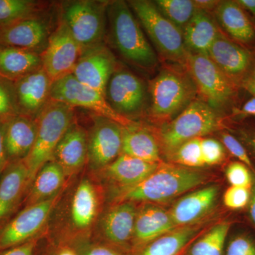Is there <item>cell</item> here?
I'll return each mask as SVG.
<instances>
[{
  "label": "cell",
  "instance_id": "cell-23",
  "mask_svg": "<svg viewBox=\"0 0 255 255\" xmlns=\"http://www.w3.org/2000/svg\"><path fill=\"white\" fill-rule=\"evenodd\" d=\"M176 228L169 211L159 206L145 204L137 211L133 238L138 244H149Z\"/></svg>",
  "mask_w": 255,
  "mask_h": 255
},
{
  "label": "cell",
  "instance_id": "cell-40",
  "mask_svg": "<svg viewBox=\"0 0 255 255\" xmlns=\"http://www.w3.org/2000/svg\"><path fill=\"white\" fill-rule=\"evenodd\" d=\"M251 189L231 186L223 195V203L228 209L240 210L244 209L251 200Z\"/></svg>",
  "mask_w": 255,
  "mask_h": 255
},
{
  "label": "cell",
  "instance_id": "cell-47",
  "mask_svg": "<svg viewBox=\"0 0 255 255\" xmlns=\"http://www.w3.org/2000/svg\"><path fill=\"white\" fill-rule=\"evenodd\" d=\"M253 183L251 187V200L248 204L250 217L255 226V171L253 172Z\"/></svg>",
  "mask_w": 255,
  "mask_h": 255
},
{
  "label": "cell",
  "instance_id": "cell-48",
  "mask_svg": "<svg viewBox=\"0 0 255 255\" xmlns=\"http://www.w3.org/2000/svg\"><path fill=\"white\" fill-rule=\"evenodd\" d=\"M86 255H121L119 253H116L112 250L108 249V248H95L93 249L90 250Z\"/></svg>",
  "mask_w": 255,
  "mask_h": 255
},
{
  "label": "cell",
  "instance_id": "cell-38",
  "mask_svg": "<svg viewBox=\"0 0 255 255\" xmlns=\"http://www.w3.org/2000/svg\"><path fill=\"white\" fill-rule=\"evenodd\" d=\"M201 149L204 165L221 163L226 157V148L222 142L212 137H201Z\"/></svg>",
  "mask_w": 255,
  "mask_h": 255
},
{
  "label": "cell",
  "instance_id": "cell-52",
  "mask_svg": "<svg viewBox=\"0 0 255 255\" xmlns=\"http://www.w3.org/2000/svg\"><path fill=\"white\" fill-rule=\"evenodd\" d=\"M58 255H76L73 251L70 250H64V251L60 252Z\"/></svg>",
  "mask_w": 255,
  "mask_h": 255
},
{
  "label": "cell",
  "instance_id": "cell-6",
  "mask_svg": "<svg viewBox=\"0 0 255 255\" xmlns=\"http://www.w3.org/2000/svg\"><path fill=\"white\" fill-rule=\"evenodd\" d=\"M127 2L160 56L184 67L189 52L182 30L165 17L154 1L131 0Z\"/></svg>",
  "mask_w": 255,
  "mask_h": 255
},
{
  "label": "cell",
  "instance_id": "cell-34",
  "mask_svg": "<svg viewBox=\"0 0 255 255\" xmlns=\"http://www.w3.org/2000/svg\"><path fill=\"white\" fill-rule=\"evenodd\" d=\"M154 3L166 18L182 30L196 11L192 0H156Z\"/></svg>",
  "mask_w": 255,
  "mask_h": 255
},
{
  "label": "cell",
  "instance_id": "cell-31",
  "mask_svg": "<svg viewBox=\"0 0 255 255\" xmlns=\"http://www.w3.org/2000/svg\"><path fill=\"white\" fill-rule=\"evenodd\" d=\"M196 232L191 226L176 228L149 243L141 255H177Z\"/></svg>",
  "mask_w": 255,
  "mask_h": 255
},
{
  "label": "cell",
  "instance_id": "cell-18",
  "mask_svg": "<svg viewBox=\"0 0 255 255\" xmlns=\"http://www.w3.org/2000/svg\"><path fill=\"white\" fill-rule=\"evenodd\" d=\"M52 84L43 68L14 82L18 114L36 119L51 100Z\"/></svg>",
  "mask_w": 255,
  "mask_h": 255
},
{
  "label": "cell",
  "instance_id": "cell-51",
  "mask_svg": "<svg viewBox=\"0 0 255 255\" xmlns=\"http://www.w3.org/2000/svg\"><path fill=\"white\" fill-rule=\"evenodd\" d=\"M248 78L251 79V80L255 81V63L253 64V68H252L251 73H250Z\"/></svg>",
  "mask_w": 255,
  "mask_h": 255
},
{
  "label": "cell",
  "instance_id": "cell-13",
  "mask_svg": "<svg viewBox=\"0 0 255 255\" xmlns=\"http://www.w3.org/2000/svg\"><path fill=\"white\" fill-rule=\"evenodd\" d=\"M123 127L112 119L95 114L93 124L87 131V162L90 168H105L121 155Z\"/></svg>",
  "mask_w": 255,
  "mask_h": 255
},
{
  "label": "cell",
  "instance_id": "cell-41",
  "mask_svg": "<svg viewBox=\"0 0 255 255\" xmlns=\"http://www.w3.org/2000/svg\"><path fill=\"white\" fill-rule=\"evenodd\" d=\"M226 255H255V242L246 235L236 236L228 243Z\"/></svg>",
  "mask_w": 255,
  "mask_h": 255
},
{
  "label": "cell",
  "instance_id": "cell-11",
  "mask_svg": "<svg viewBox=\"0 0 255 255\" xmlns=\"http://www.w3.org/2000/svg\"><path fill=\"white\" fill-rule=\"evenodd\" d=\"M50 99L63 102L73 108L80 107L93 112L95 115L112 119L124 127L137 123L119 115L111 107L105 95L84 85L73 75L52 84Z\"/></svg>",
  "mask_w": 255,
  "mask_h": 255
},
{
  "label": "cell",
  "instance_id": "cell-37",
  "mask_svg": "<svg viewBox=\"0 0 255 255\" xmlns=\"http://www.w3.org/2000/svg\"><path fill=\"white\" fill-rule=\"evenodd\" d=\"M228 182L231 186L250 188L253 183V174L248 166L236 161L228 164L226 170Z\"/></svg>",
  "mask_w": 255,
  "mask_h": 255
},
{
  "label": "cell",
  "instance_id": "cell-53",
  "mask_svg": "<svg viewBox=\"0 0 255 255\" xmlns=\"http://www.w3.org/2000/svg\"></svg>",
  "mask_w": 255,
  "mask_h": 255
},
{
  "label": "cell",
  "instance_id": "cell-44",
  "mask_svg": "<svg viewBox=\"0 0 255 255\" xmlns=\"http://www.w3.org/2000/svg\"><path fill=\"white\" fill-rule=\"evenodd\" d=\"M233 113L235 116L239 117H255V97L252 96L241 108H233Z\"/></svg>",
  "mask_w": 255,
  "mask_h": 255
},
{
  "label": "cell",
  "instance_id": "cell-33",
  "mask_svg": "<svg viewBox=\"0 0 255 255\" xmlns=\"http://www.w3.org/2000/svg\"><path fill=\"white\" fill-rule=\"evenodd\" d=\"M231 223H218L191 248L189 255H223L225 243Z\"/></svg>",
  "mask_w": 255,
  "mask_h": 255
},
{
  "label": "cell",
  "instance_id": "cell-10",
  "mask_svg": "<svg viewBox=\"0 0 255 255\" xmlns=\"http://www.w3.org/2000/svg\"><path fill=\"white\" fill-rule=\"evenodd\" d=\"M59 17L48 10L9 24L0 26V45L41 54L58 25Z\"/></svg>",
  "mask_w": 255,
  "mask_h": 255
},
{
  "label": "cell",
  "instance_id": "cell-26",
  "mask_svg": "<svg viewBox=\"0 0 255 255\" xmlns=\"http://www.w3.org/2000/svg\"><path fill=\"white\" fill-rule=\"evenodd\" d=\"M43 68L41 54L16 47L0 45V77L16 82Z\"/></svg>",
  "mask_w": 255,
  "mask_h": 255
},
{
  "label": "cell",
  "instance_id": "cell-45",
  "mask_svg": "<svg viewBox=\"0 0 255 255\" xmlns=\"http://www.w3.org/2000/svg\"><path fill=\"white\" fill-rule=\"evenodd\" d=\"M241 141L246 144L255 153V130L253 129H241L238 131Z\"/></svg>",
  "mask_w": 255,
  "mask_h": 255
},
{
  "label": "cell",
  "instance_id": "cell-46",
  "mask_svg": "<svg viewBox=\"0 0 255 255\" xmlns=\"http://www.w3.org/2000/svg\"><path fill=\"white\" fill-rule=\"evenodd\" d=\"M196 9L210 13V11H214L217 7L220 1L217 0H194Z\"/></svg>",
  "mask_w": 255,
  "mask_h": 255
},
{
  "label": "cell",
  "instance_id": "cell-16",
  "mask_svg": "<svg viewBox=\"0 0 255 255\" xmlns=\"http://www.w3.org/2000/svg\"><path fill=\"white\" fill-rule=\"evenodd\" d=\"M118 67L112 50L102 44L82 52L72 75L85 86L106 97L108 82Z\"/></svg>",
  "mask_w": 255,
  "mask_h": 255
},
{
  "label": "cell",
  "instance_id": "cell-5",
  "mask_svg": "<svg viewBox=\"0 0 255 255\" xmlns=\"http://www.w3.org/2000/svg\"><path fill=\"white\" fill-rule=\"evenodd\" d=\"M109 1L68 0L58 4L60 19L67 25L82 52L105 44Z\"/></svg>",
  "mask_w": 255,
  "mask_h": 255
},
{
  "label": "cell",
  "instance_id": "cell-17",
  "mask_svg": "<svg viewBox=\"0 0 255 255\" xmlns=\"http://www.w3.org/2000/svg\"><path fill=\"white\" fill-rule=\"evenodd\" d=\"M30 186L24 161L9 164L0 178V231L19 212Z\"/></svg>",
  "mask_w": 255,
  "mask_h": 255
},
{
  "label": "cell",
  "instance_id": "cell-29",
  "mask_svg": "<svg viewBox=\"0 0 255 255\" xmlns=\"http://www.w3.org/2000/svg\"><path fill=\"white\" fill-rule=\"evenodd\" d=\"M147 162L161 163L158 142L155 137L137 124L123 127L122 153Z\"/></svg>",
  "mask_w": 255,
  "mask_h": 255
},
{
  "label": "cell",
  "instance_id": "cell-49",
  "mask_svg": "<svg viewBox=\"0 0 255 255\" xmlns=\"http://www.w3.org/2000/svg\"><path fill=\"white\" fill-rule=\"evenodd\" d=\"M246 11L255 16V0H236Z\"/></svg>",
  "mask_w": 255,
  "mask_h": 255
},
{
  "label": "cell",
  "instance_id": "cell-15",
  "mask_svg": "<svg viewBox=\"0 0 255 255\" xmlns=\"http://www.w3.org/2000/svg\"><path fill=\"white\" fill-rule=\"evenodd\" d=\"M207 55L226 76L239 87L249 77L254 64L251 52L221 31Z\"/></svg>",
  "mask_w": 255,
  "mask_h": 255
},
{
  "label": "cell",
  "instance_id": "cell-21",
  "mask_svg": "<svg viewBox=\"0 0 255 255\" xmlns=\"http://www.w3.org/2000/svg\"><path fill=\"white\" fill-rule=\"evenodd\" d=\"M87 131L75 121L57 146L53 160L61 166L68 175L81 169L87 162Z\"/></svg>",
  "mask_w": 255,
  "mask_h": 255
},
{
  "label": "cell",
  "instance_id": "cell-24",
  "mask_svg": "<svg viewBox=\"0 0 255 255\" xmlns=\"http://www.w3.org/2000/svg\"><path fill=\"white\" fill-rule=\"evenodd\" d=\"M182 32L189 53L207 55L221 30L209 13L196 9Z\"/></svg>",
  "mask_w": 255,
  "mask_h": 255
},
{
  "label": "cell",
  "instance_id": "cell-27",
  "mask_svg": "<svg viewBox=\"0 0 255 255\" xmlns=\"http://www.w3.org/2000/svg\"><path fill=\"white\" fill-rule=\"evenodd\" d=\"M137 211L133 203L123 201L110 210L102 223L105 237L117 245H125L133 238Z\"/></svg>",
  "mask_w": 255,
  "mask_h": 255
},
{
  "label": "cell",
  "instance_id": "cell-19",
  "mask_svg": "<svg viewBox=\"0 0 255 255\" xmlns=\"http://www.w3.org/2000/svg\"><path fill=\"white\" fill-rule=\"evenodd\" d=\"M38 126L36 119L18 115L6 121L4 143L9 164L24 161L36 142Z\"/></svg>",
  "mask_w": 255,
  "mask_h": 255
},
{
  "label": "cell",
  "instance_id": "cell-28",
  "mask_svg": "<svg viewBox=\"0 0 255 255\" xmlns=\"http://www.w3.org/2000/svg\"><path fill=\"white\" fill-rule=\"evenodd\" d=\"M65 176L63 169L56 161L47 162L33 179L23 205L24 207L33 205L57 195L65 182Z\"/></svg>",
  "mask_w": 255,
  "mask_h": 255
},
{
  "label": "cell",
  "instance_id": "cell-22",
  "mask_svg": "<svg viewBox=\"0 0 255 255\" xmlns=\"http://www.w3.org/2000/svg\"><path fill=\"white\" fill-rule=\"evenodd\" d=\"M218 23L233 41L248 45L255 41V24L236 1H220L214 11Z\"/></svg>",
  "mask_w": 255,
  "mask_h": 255
},
{
  "label": "cell",
  "instance_id": "cell-7",
  "mask_svg": "<svg viewBox=\"0 0 255 255\" xmlns=\"http://www.w3.org/2000/svg\"><path fill=\"white\" fill-rule=\"evenodd\" d=\"M223 127L221 114L201 100H195L177 117L164 124L160 132L161 146L171 157L184 142L218 131Z\"/></svg>",
  "mask_w": 255,
  "mask_h": 255
},
{
  "label": "cell",
  "instance_id": "cell-35",
  "mask_svg": "<svg viewBox=\"0 0 255 255\" xmlns=\"http://www.w3.org/2000/svg\"><path fill=\"white\" fill-rule=\"evenodd\" d=\"M201 138L191 139L184 142L171 156L176 163L188 168L204 165L201 155Z\"/></svg>",
  "mask_w": 255,
  "mask_h": 255
},
{
  "label": "cell",
  "instance_id": "cell-12",
  "mask_svg": "<svg viewBox=\"0 0 255 255\" xmlns=\"http://www.w3.org/2000/svg\"><path fill=\"white\" fill-rule=\"evenodd\" d=\"M82 53L81 47L59 18L46 49L41 54L43 69L54 82L73 73Z\"/></svg>",
  "mask_w": 255,
  "mask_h": 255
},
{
  "label": "cell",
  "instance_id": "cell-50",
  "mask_svg": "<svg viewBox=\"0 0 255 255\" xmlns=\"http://www.w3.org/2000/svg\"><path fill=\"white\" fill-rule=\"evenodd\" d=\"M241 87L247 90L252 96L255 97V81L250 78H247L242 83Z\"/></svg>",
  "mask_w": 255,
  "mask_h": 255
},
{
  "label": "cell",
  "instance_id": "cell-39",
  "mask_svg": "<svg viewBox=\"0 0 255 255\" xmlns=\"http://www.w3.org/2000/svg\"><path fill=\"white\" fill-rule=\"evenodd\" d=\"M221 142L231 155L236 157L239 162L248 166L253 172H255L253 162L241 140L229 132H222L221 134Z\"/></svg>",
  "mask_w": 255,
  "mask_h": 255
},
{
  "label": "cell",
  "instance_id": "cell-14",
  "mask_svg": "<svg viewBox=\"0 0 255 255\" xmlns=\"http://www.w3.org/2000/svg\"><path fill=\"white\" fill-rule=\"evenodd\" d=\"M57 195L20 210L0 231V252L11 249L33 239L46 222L56 204Z\"/></svg>",
  "mask_w": 255,
  "mask_h": 255
},
{
  "label": "cell",
  "instance_id": "cell-36",
  "mask_svg": "<svg viewBox=\"0 0 255 255\" xmlns=\"http://www.w3.org/2000/svg\"><path fill=\"white\" fill-rule=\"evenodd\" d=\"M14 82L0 77V122L18 115Z\"/></svg>",
  "mask_w": 255,
  "mask_h": 255
},
{
  "label": "cell",
  "instance_id": "cell-1",
  "mask_svg": "<svg viewBox=\"0 0 255 255\" xmlns=\"http://www.w3.org/2000/svg\"><path fill=\"white\" fill-rule=\"evenodd\" d=\"M107 38L114 49L128 63L141 70H153L158 58L147 41L127 1H109Z\"/></svg>",
  "mask_w": 255,
  "mask_h": 255
},
{
  "label": "cell",
  "instance_id": "cell-9",
  "mask_svg": "<svg viewBox=\"0 0 255 255\" xmlns=\"http://www.w3.org/2000/svg\"><path fill=\"white\" fill-rule=\"evenodd\" d=\"M106 99L117 114L132 122L147 112L148 107L145 82L135 74L119 67L108 82Z\"/></svg>",
  "mask_w": 255,
  "mask_h": 255
},
{
  "label": "cell",
  "instance_id": "cell-8",
  "mask_svg": "<svg viewBox=\"0 0 255 255\" xmlns=\"http://www.w3.org/2000/svg\"><path fill=\"white\" fill-rule=\"evenodd\" d=\"M184 68L195 85L199 100L220 114L232 107L237 98L239 86L226 76L208 55L188 53Z\"/></svg>",
  "mask_w": 255,
  "mask_h": 255
},
{
  "label": "cell",
  "instance_id": "cell-20",
  "mask_svg": "<svg viewBox=\"0 0 255 255\" xmlns=\"http://www.w3.org/2000/svg\"><path fill=\"white\" fill-rule=\"evenodd\" d=\"M219 191L217 186H209L178 200L169 211L176 227L191 226L209 214L216 204Z\"/></svg>",
  "mask_w": 255,
  "mask_h": 255
},
{
  "label": "cell",
  "instance_id": "cell-3",
  "mask_svg": "<svg viewBox=\"0 0 255 255\" xmlns=\"http://www.w3.org/2000/svg\"><path fill=\"white\" fill-rule=\"evenodd\" d=\"M205 174L192 168L161 162L140 184L123 189L121 202L165 203L205 182Z\"/></svg>",
  "mask_w": 255,
  "mask_h": 255
},
{
  "label": "cell",
  "instance_id": "cell-2",
  "mask_svg": "<svg viewBox=\"0 0 255 255\" xmlns=\"http://www.w3.org/2000/svg\"><path fill=\"white\" fill-rule=\"evenodd\" d=\"M147 113L155 122L168 123L195 100L197 92L185 68L165 67L149 82Z\"/></svg>",
  "mask_w": 255,
  "mask_h": 255
},
{
  "label": "cell",
  "instance_id": "cell-25",
  "mask_svg": "<svg viewBox=\"0 0 255 255\" xmlns=\"http://www.w3.org/2000/svg\"><path fill=\"white\" fill-rule=\"evenodd\" d=\"M159 164L121 154L114 162L103 169L106 175L112 182L126 189L145 180L155 172Z\"/></svg>",
  "mask_w": 255,
  "mask_h": 255
},
{
  "label": "cell",
  "instance_id": "cell-42",
  "mask_svg": "<svg viewBox=\"0 0 255 255\" xmlns=\"http://www.w3.org/2000/svg\"><path fill=\"white\" fill-rule=\"evenodd\" d=\"M36 244V240L32 239L21 246L0 252V255H33Z\"/></svg>",
  "mask_w": 255,
  "mask_h": 255
},
{
  "label": "cell",
  "instance_id": "cell-43",
  "mask_svg": "<svg viewBox=\"0 0 255 255\" xmlns=\"http://www.w3.org/2000/svg\"><path fill=\"white\" fill-rule=\"evenodd\" d=\"M6 122H0V178L9 165L4 143V131Z\"/></svg>",
  "mask_w": 255,
  "mask_h": 255
},
{
  "label": "cell",
  "instance_id": "cell-30",
  "mask_svg": "<svg viewBox=\"0 0 255 255\" xmlns=\"http://www.w3.org/2000/svg\"><path fill=\"white\" fill-rule=\"evenodd\" d=\"M97 210V197L95 188L90 181L84 179L77 188L72 203L74 226L82 230L90 227L95 219Z\"/></svg>",
  "mask_w": 255,
  "mask_h": 255
},
{
  "label": "cell",
  "instance_id": "cell-32",
  "mask_svg": "<svg viewBox=\"0 0 255 255\" xmlns=\"http://www.w3.org/2000/svg\"><path fill=\"white\" fill-rule=\"evenodd\" d=\"M46 4L33 0H0V26L40 14L48 9Z\"/></svg>",
  "mask_w": 255,
  "mask_h": 255
},
{
  "label": "cell",
  "instance_id": "cell-4",
  "mask_svg": "<svg viewBox=\"0 0 255 255\" xmlns=\"http://www.w3.org/2000/svg\"><path fill=\"white\" fill-rule=\"evenodd\" d=\"M75 110L63 102L50 100L36 119L38 126L36 142L24 160L29 172L31 185L41 167L53 160L57 146L76 121Z\"/></svg>",
  "mask_w": 255,
  "mask_h": 255
}]
</instances>
